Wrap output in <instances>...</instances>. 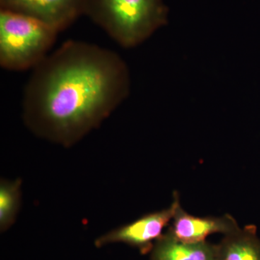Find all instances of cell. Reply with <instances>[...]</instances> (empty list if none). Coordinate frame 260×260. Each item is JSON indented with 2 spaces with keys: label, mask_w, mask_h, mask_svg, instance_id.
Listing matches in <instances>:
<instances>
[{
  "label": "cell",
  "mask_w": 260,
  "mask_h": 260,
  "mask_svg": "<svg viewBox=\"0 0 260 260\" xmlns=\"http://www.w3.org/2000/svg\"><path fill=\"white\" fill-rule=\"evenodd\" d=\"M32 70L24 120L37 135L64 146L100 125L129 92L120 56L89 43L68 41Z\"/></svg>",
  "instance_id": "1"
},
{
  "label": "cell",
  "mask_w": 260,
  "mask_h": 260,
  "mask_svg": "<svg viewBox=\"0 0 260 260\" xmlns=\"http://www.w3.org/2000/svg\"><path fill=\"white\" fill-rule=\"evenodd\" d=\"M162 0H86L85 14L121 47H136L168 22Z\"/></svg>",
  "instance_id": "2"
},
{
  "label": "cell",
  "mask_w": 260,
  "mask_h": 260,
  "mask_svg": "<svg viewBox=\"0 0 260 260\" xmlns=\"http://www.w3.org/2000/svg\"><path fill=\"white\" fill-rule=\"evenodd\" d=\"M58 32L37 19L0 9V65L12 71L34 69L48 56Z\"/></svg>",
  "instance_id": "3"
},
{
  "label": "cell",
  "mask_w": 260,
  "mask_h": 260,
  "mask_svg": "<svg viewBox=\"0 0 260 260\" xmlns=\"http://www.w3.org/2000/svg\"><path fill=\"white\" fill-rule=\"evenodd\" d=\"M172 204L169 208L147 214L144 216L108 232L98 238L96 247L123 243L137 248L142 254L150 253L155 242L164 234V229L172 221L176 210L180 204L179 192L174 191Z\"/></svg>",
  "instance_id": "4"
},
{
  "label": "cell",
  "mask_w": 260,
  "mask_h": 260,
  "mask_svg": "<svg viewBox=\"0 0 260 260\" xmlns=\"http://www.w3.org/2000/svg\"><path fill=\"white\" fill-rule=\"evenodd\" d=\"M86 0H0L1 10L37 19L58 32L85 14Z\"/></svg>",
  "instance_id": "5"
},
{
  "label": "cell",
  "mask_w": 260,
  "mask_h": 260,
  "mask_svg": "<svg viewBox=\"0 0 260 260\" xmlns=\"http://www.w3.org/2000/svg\"><path fill=\"white\" fill-rule=\"evenodd\" d=\"M239 229L237 220L229 214L218 217L194 216L186 213L180 203L167 231L182 242L195 243L205 242L212 234L225 236Z\"/></svg>",
  "instance_id": "6"
},
{
  "label": "cell",
  "mask_w": 260,
  "mask_h": 260,
  "mask_svg": "<svg viewBox=\"0 0 260 260\" xmlns=\"http://www.w3.org/2000/svg\"><path fill=\"white\" fill-rule=\"evenodd\" d=\"M150 260H218V244L182 242L167 231L154 244Z\"/></svg>",
  "instance_id": "7"
},
{
  "label": "cell",
  "mask_w": 260,
  "mask_h": 260,
  "mask_svg": "<svg viewBox=\"0 0 260 260\" xmlns=\"http://www.w3.org/2000/svg\"><path fill=\"white\" fill-rule=\"evenodd\" d=\"M218 260H260V239L255 225L224 236L218 244Z\"/></svg>",
  "instance_id": "8"
},
{
  "label": "cell",
  "mask_w": 260,
  "mask_h": 260,
  "mask_svg": "<svg viewBox=\"0 0 260 260\" xmlns=\"http://www.w3.org/2000/svg\"><path fill=\"white\" fill-rule=\"evenodd\" d=\"M20 181H2L0 186V227L6 230L13 223L20 205Z\"/></svg>",
  "instance_id": "9"
}]
</instances>
